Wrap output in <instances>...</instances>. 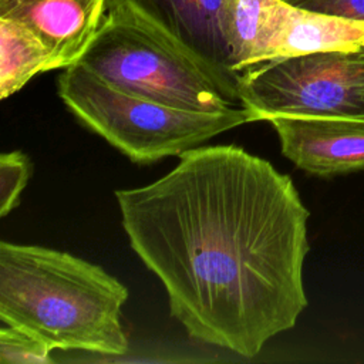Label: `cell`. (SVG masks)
Instances as JSON below:
<instances>
[{
	"instance_id": "obj_9",
	"label": "cell",
	"mask_w": 364,
	"mask_h": 364,
	"mask_svg": "<svg viewBox=\"0 0 364 364\" xmlns=\"http://www.w3.org/2000/svg\"><path fill=\"white\" fill-rule=\"evenodd\" d=\"M360 47H364L363 21L346 20L277 0L267 26L262 63Z\"/></svg>"
},
{
	"instance_id": "obj_1",
	"label": "cell",
	"mask_w": 364,
	"mask_h": 364,
	"mask_svg": "<svg viewBox=\"0 0 364 364\" xmlns=\"http://www.w3.org/2000/svg\"><path fill=\"white\" fill-rule=\"evenodd\" d=\"M115 198L131 247L192 338L250 358L294 327L310 213L289 175L236 145L196 146Z\"/></svg>"
},
{
	"instance_id": "obj_11",
	"label": "cell",
	"mask_w": 364,
	"mask_h": 364,
	"mask_svg": "<svg viewBox=\"0 0 364 364\" xmlns=\"http://www.w3.org/2000/svg\"><path fill=\"white\" fill-rule=\"evenodd\" d=\"M277 0H228L226 41L233 73L262 63L267 26Z\"/></svg>"
},
{
	"instance_id": "obj_3",
	"label": "cell",
	"mask_w": 364,
	"mask_h": 364,
	"mask_svg": "<svg viewBox=\"0 0 364 364\" xmlns=\"http://www.w3.org/2000/svg\"><path fill=\"white\" fill-rule=\"evenodd\" d=\"M78 63L111 85L176 108L218 112L242 105L239 74L218 68L128 9L108 7Z\"/></svg>"
},
{
	"instance_id": "obj_13",
	"label": "cell",
	"mask_w": 364,
	"mask_h": 364,
	"mask_svg": "<svg viewBox=\"0 0 364 364\" xmlns=\"http://www.w3.org/2000/svg\"><path fill=\"white\" fill-rule=\"evenodd\" d=\"M31 161L21 151L0 155V216L6 218L20 200L30 176Z\"/></svg>"
},
{
	"instance_id": "obj_2",
	"label": "cell",
	"mask_w": 364,
	"mask_h": 364,
	"mask_svg": "<svg viewBox=\"0 0 364 364\" xmlns=\"http://www.w3.org/2000/svg\"><path fill=\"white\" fill-rule=\"evenodd\" d=\"M128 289L101 266L37 245L0 242V320L51 350L128 353Z\"/></svg>"
},
{
	"instance_id": "obj_6",
	"label": "cell",
	"mask_w": 364,
	"mask_h": 364,
	"mask_svg": "<svg viewBox=\"0 0 364 364\" xmlns=\"http://www.w3.org/2000/svg\"><path fill=\"white\" fill-rule=\"evenodd\" d=\"M282 154L316 176L364 171V121L314 117H273Z\"/></svg>"
},
{
	"instance_id": "obj_10",
	"label": "cell",
	"mask_w": 364,
	"mask_h": 364,
	"mask_svg": "<svg viewBox=\"0 0 364 364\" xmlns=\"http://www.w3.org/2000/svg\"><path fill=\"white\" fill-rule=\"evenodd\" d=\"M51 70L44 43L24 24L0 17V98L11 97L36 74Z\"/></svg>"
},
{
	"instance_id": "obj_14",
	"label": "cell",
	"mask_w": 364,
	"mask_h": 364,
	"mask_svg": "<svg viewBox=\"0 0 364 364\" xmlns=\"http://www.w3.org/2000/svg\"><path fill=\"white\" fill-rule=\"evenodd\" d=\"M289 4L364 23V0H290Z\"/></svg>"
},
{
	"instance_id": "obj_7",
	"label": "cell",
	"mask_w": 364,
	"mask_h": 364,
	"mask_svg": "<svg viewBox=\"0 0 364 364\" xmlns=\"http://www.w3.org/2000/svg\"><path fill=\"white\" fill-rule=\"evenodd\" d=\"M108 11V0H0V17L30 28L48 48L53 70L80 61Z\"/></svg>"
},
{
	"instance_id": "obj_15",
	"label": "cell",
	"mask_w": 364,
	"mask_h": 364,
	"mask_svg": "<svg viewBox=\"0 0 364 364\" xmlns=\"http://www.w3.org/2000/svg\"><path fill=\"white\" fill-rule=\"evenodd\" d=\"M282 1H286V3H289V1H290V0H282Z\"/></svg>"
},
{
	"instance_id": "obj_5",
	"label": "cell",
	"mask_w": 364,
	"mask_h": 364,
	"mask_svg": "<svg viewBox=\"0 0 364 364\" xmlns=\"http://www.w3.org/2000/svg\"><path fill=\"white\" fill-rule=\"evenodd\" d=\"M255 121L314 117L364 121V47L263 61L239 74Z\"/></svg>"
},
{
	"instance_id": "obj_4",
	"label": "cell",
	"mask_w": 364,
	"mask_h": 364,
	"mask_svg": "<svg viewBox=\"0 0 364 364\" xmlns=\"http://www.w3.org/2000/svg\"><path fill=\"white\" fill-rule=\"evenodd\" d=\"M57 87L61 101L78 121L136 164L181 155L255 121L243 105L218 112L166 105L111 85L80 63L64 68Z\"/></svg>"
},
{
	"instance_id": "obj_8",
	"label": "cell",
	"mask_w": 364,
	"mask_h": 364,
	"mask_svg": "<svg viewBox=\"0 0 364 364\" xmlns=\"http://www.w3.org/2000/svg\"><path fill=\"white\" fill-rule=\"evenodd\" d=\"M228 0H108L161 27L218 68L237 74L229 65L226 41Z\"/></svg>"
},
{
	"instance_id": "obj_12",
	"label": "cell",
	"mask_w": 364,
	"mask_h": 364,
	"mask_svg": "<svg viewBox=\"0 0 364 364\" xmlns=\"http://www.w3.org/2000/svg\"><path fill=\"white\" fill-rule=\"evenodd\" d=\"M53 350L36 336L3 324L0 328V363L1 364H48L53 363L50 353Z\"/></svg>"
}]
</instances>
